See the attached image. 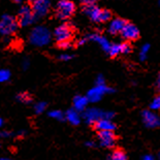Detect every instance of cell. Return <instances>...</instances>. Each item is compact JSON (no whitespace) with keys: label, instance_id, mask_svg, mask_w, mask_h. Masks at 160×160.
I'll list each match as a JSON object with an SVG mask.
<instances>
[{"label":"cell","instance_id":"obj_1","mask_svg":"<svg viewBox=\"0 0 160 160\" xmlns=\"http://www.w3.org/2000/svg\"><path fill=\"white\" fill-rule=\"evenodd\" d=\"M52 38L51 31L45 26H37L30 32L29 42L32 46L45 47L49 45Z\"/></svg>","mask_w":160,"mask_h":160},{"label":"cell","instance_id":"obj_2","mask_svg":"<svg viewBox=\"0 0 160 160\" xmlns=\"http://www.w3.org/2000/svg\"><path fill=\"white\" fill-rule=\"evenodd\" d=\"M84 12L89 17L93 22L96 23H105L108 22L112 18L111 12L108 9H102L97 5H84Z\"/></svg>","mask_w":160,"mask_h":160},{"label":"cell","instance_id":"obj_3","mask_svg":"<svg viewBox=\"0 0 160 160\" xmlns=\"http://www.w3.org/2000/svg\"><path fill=\"white\" fill-rule=\"evenodd\" d=\"M115 114L110 111H102L97 108H86L83 112V119L87 124H95L98 120L105 118V119H113Z\"/></svg>","mask_w":160,"mask_h":160},{"label":"cell","instance_id":"obj_4","mask_svg":"<svg viewBox=\"0 0 160 160\" xmlns=\"http://www.w3.org/2000/svg\"><path fill=\"white\" fill-rule=\"evenodd\" d=\"M18 28V22L15 17L3 15L0 19V34L3 36L12 35Z\"/></svg>","mask_w":160,"mask_h":160},{"label":"cell","instance_id":"obj_5","mask_svg":"<svg viewBox=\"0 0 160 160\" xmlns=\"http://www.w3.org/2000/svg\"><path fill=\"white\" fill-rule=\"evenodd\" d=\"M76 12V5L70 0H60L57 3L56 13L57 17L61 20H66L70 18Z\"/></svg>","mask_w":160,"mask_h":160},{"label":"cell","instance_id":"obj_6","mask_svg":"<svg viewBox=\"0 0 160 160\" xmlns=\"http://www.w3.org/2000/svg\"><path fill=\"white\" fill-rule=\"evenodd\" d=\"M114 90L112 88L108 87L107 85L103 84V85H95L93 88L88 91L87 93V97L89 99L90 102H97L99 101L104 94H110V93H113Z\"/></svg>","mask_w":160,"mask_h":160},{"label":"cell","instance_id":"obj_7","mask_svg":"<svg viewBox=\"0 0 160 160\" xmlns=\"http://www.w3.org/2000/svg\"><path fill=\"white\" fill-rule=\"evenodd\" d=\"M37 18L32 11V8L28 5H24L20 8L19 12V24L23 27L29 26L34 23Z\"/></svg>","mask_w":160,"mask_h":160},{"label":"cell","instance_id":"obj_8","mask_svg":"<svg viewBox=\"0 0 160 160\" xmlns=\"http://www.w3.org/2000/svg\"><path fill=\"white\" fill-rule=\"evenodd\" d=\"M72 36V29L68 24H61L54 31V37L58 42L70 40Z\"/></svg>","mask_w":160,"mask_h":160},{"label":"cell","instance_id":"obj_9","mask_svg":"<svg viewBox=\"0 0 160 160\" xmlns=\"http://www.w3.org/2000/svg\"><path fill=\"white\" fill-rule=\"evenodd\" d=\"M142 123L148 128H157L160 126V117L152 110L142 112Z\"/></svg>","mask_w":160,"mask_h":160},{"label":"cell","instance_id":"obj_10","mask_svg":"<svg viewBox=\"0 0 160 160\" xmlns=\"http://www.w3.org/2000/svg\"><path fill=\"white\" fill-rule=\"evenodd\" d=\"M98 139L100 146L104 148H114L116 144V135L114 131H98Z\"/></svg>","mask_w":160,"mask_h":160},{"label":"cell","instance_id":"obj_11","mask_svg":"<svg viewBox=\"0 0 160 160\" xmlns=\"http://www.w3.org/2000/svg\"><path fill=\"white\" fill-rule=\"evenodd\" d=\"M50 6L51 3L49 0H37L36 2L32 3V11L36 18H42L49 12Z\"/></svg>","mask_w":160,"mask_h":160},{"label":"cell","instance_id":"obj_12","mask_svg":"<svg viewBox=\"0 0 160 160\" xmlns=\"http://www.w3.org/2000/svg\"><path fill=\"white\" fill-rule=\"evenodd\" d=\"M120 34L125 40H135L139 35V31H138V28L134 24L126 22L124 28L122 29Z\"/></svg>","mask_w":160,"mask_h":160},{"label":"cell","instance_id":"obj_13","mask_svg":"<svg viewBox=\"0 0 160 160\" xmlns=\"http://www.w3.org/2000/svg\"><path fill=\"white\" fill-rule=\"evenodd\" d=\"M130 52H131L130 46L126 42H121V43H112L108 53L110 56L115 57L120 55V54H128Z\"/></svg>","mask_w":160,"mask_h":160},{"label":"cell","instance_id":"obj_14","mask_svg":"<svg viewBox=\"0 0 160 160\" xmlns=\"http://www.w3.org/2000/svg\"><path fill=\"white\" fill-rule=\"evenodd\" d=\"M88 40H91V42H97L98 45L101 47V49L105 52H108L110 48L112 46V43L110 42L107 37L103 36V35H100V34H97V33H93V34H90L87 36Z\"/></svg>","mask_w":160,"mask_h":160},{"label":"cell","instance_id":"obj_15","mask_svg":"<svg viewBox=\"0 0 160 160\" xmlns=\"http://www.w3.org/2000/svg\"><path fill=\"white\" fill-rule=\"evenodd\" d=\"M94 127L98 131H114L116 129V125L111 119L102 118L94 124Z\"/></svg>","mask_w":160,"mask_h":160},{"label":"cell","instance_id":"obj_16","mask_svg":"<svg viewBox=\"0 0 160 160\" xmlns=\"http://www.w3.org/2000/svg\"><path fill=\"white\" fill-rule=\"evenodd\" d=\"M125 24H126V21L121 18H116V19L111 20L110 24H108V32L113 35L119 34V33H121L122 29L124 28Z\"/></svg>","mask_w":160,"mask_h":160},{"label":"cell","instance_id":"obj_17","mask_svg":"<svg viewBox=\"0 0 160 160\" xmlns=\"http://www.w3.org/2000/svg\"><path fill=\"white\" fill-rule=\"evenodd\" d=\"M90 101L88 99L87 96H83V95H77L74 96L73 100H72V104H73V108L77 110L78 112H84L88 107V103Z\"/></svg>","mask_w":160,"mask_h":160},{"label":"cell","instance_id":"obj_18","mask_svg":"<svg viewBox=\"0 0 160 160\" xmlns=\"http://www.w3.org/2000/svg\"><path fill=\"white\" fill-rule=\"evenodd\" d=\"M65 119L69 122L71 125L77 126L81 123V116H80V112H78L74 108H70L65 113Z\"/></svg>","mask_w":160,"mask_h":160},{"label":"cell","instance_id":"obj_19","mask_svg":"<svg viewBox=\"0 0 160 160\" xmlns=\"http://www.w3.org/2000/svg\"><path fill=\"white\" fill-rule=\"evenodd\" d=\"M108 160H128V159H127V155L125 154L123 150H115L108 156Z\"/></svg>","mask_w":160,"mask_h":160},{"label":"cell","instance_id":"obj_20","mask_svg":"<svg viewBox=\"0 0 160 160\" xmlns=\"http://www.w3.org/2000/svg\"><path fill=\"white\" fill-rule=\"evenodd\" d=\"M150 51V45L148 43H145L142 45V47L141 48V51H139V60L141 61H146L148 58V54Z\"/></svg>","mask_w":160,"mask_h":160},{"label":"cell","instance_id":"obj_21","mask_svg":"<svg viewBox=\"0 0 160 160\" xmlns=\"http://www.w3.org/2000/svg\"><path fill=\"white\" fill-rule=\"evenodd\" d=\"M49 117H51L52 119H55L57 121H62L63 119L65 118V115L60 110H53L49 113Z\"/></svg>","mask_w":160,"mask_h":160},{"label":"cell","instance_id":"obj_22","mask_svg":"<svg viewBox=\"0 0 160 160\" xmlns=\"http://www.w3.org/2000/svg\"><path fill=\"white\" fill-rule=\"evenodd\" d=\"M34 108L35 114H37V115L42 114L47 108V103L45 102V101H39V102H36L34 104V108Z\"/></svg>","mask_w":160,"mask_h":160},{"label":"cell","instance_id":"obj_23","mask_svg":"<svg viewBox=\"0 0 160 160\" xmlns=\"http://www.w3.org/2000/svg\"><path fill=\"white\" fill-rule=\"evenodd\" d=\"M17 99H18L20 102L26 103V104H28V103H30L32 101L31 97H30V95L28 93H20V94H18V95H17Z\"/></svg>","mask_w":160,"mask_h":160},{"label":"cell","instance_id":"obj_24","mask_svg":"<svg viewBox=\"0 0 160 160\" xmlns=\"http://www.w3.org/2000/svg\"><path fill=\"white\" fill-rule=\"evenodd\" d=\"M150 108L152 111H160V94L155 96L150 103Z\"/></svg>","mask_w":160,"mask_h":160},{"label":"cell","instance_id":"obj_25","mask_svg":"<svg viewBox=\"0 0 160 160\" xmlns=\"http://www.w3.org/2000/svg\"><path fill=\"white\" fill-rule=\"evenodd\" d=\"M11 79V71L8 69H0V84L5 83Z\"/></svg>","mask_w":160,"mask_h":160},{"label":"cell","instance_id":"obj_26","mask_svg":"<svg viewBox=\"0 0 160 160\" xmlns=\"http://www.w3.org/2000/svg\"><path fill=\"white\" fill-rule=\"evenodd\" d=\"M12 137V132L8 130H1L0 131V138H9Z\"/></svg>","mask_w":160,"mask_h":160},{"label":"cell","instance_id":"obj_27","mask_svg":"<svg viewBox=\"0 0 160 160\" xmlns=\"http://www.w3.org/2000/svg\"><path fill=\"white\" fill-rule=\"evenodd\" d=\"M105 84V79L102 74H99L96 78V81H95V85H103Z\"/></svg>","mask_w":160,"mask_h":160},{"label":"cell","instance_id":"obj_28","mask_svg":"<svg viewBox=\"0 0 160 160\" xmlns=\"http://www.w3.org/2000/svg\"><path fill=\"white\" fill-rule=\"evenodd\" d=\"M59 43V47L60 49H63V50H67L70 48V42L67 40V42H58Z\"/></svg>","mask_w":160,"mask_h":160},{"label":"cell","instance_id":"obj_29","mask_svg":"<svg viewBox=\"0 0 160 160\" xmlns=\"http://www.w3.org/2000/svg\"><path fill=\"white\" fill-rule=\"evenodd\" d=\"M71 58H72V56L70 55V54H62V55H60L59 56V59L61 60V61H69V60H71Z\"/></svg>","mask_w":160,"mask_h":160},{"label":"cell","instance_id":"obj_30","mask_svg":"<svg viewBox=\"0 0 160 160\" xmlns=\"http://www.w3.org/2000/svg\"><path fill=\"white\" fill-rule=\"evenodd\" d=\"M82 3L84 5H93L96 3V0H82Z\"/></svg>","mask_w":160,"mask_h":160},{"label":"cell","instance_id":"obj_31","mask_svg":"<svg viewBox=\"0 0 160 160\" xmlns=\"http://www.w3.org/2000/svg\"><path fill=\"white\" fill-rule=\"evenodd\" d=\"M29 65H30V62H29V60H28V59H25V60L23 61L22 66H23V68H24V69H27V68H28Z\"/></svg>","mask_w":160,"mask_h":160},{"label":"cell","instance_id":"obj_32","mask_svg":"<svg viewBox=\"0 0 160 160\" xmlns=\"http://www.w3.org/2000/svg\"><path fill=\"white\" fill-rule=\"evenodd\" d=\"M88 42V38H87V36L86 37H84V38H82V39H80L79 40V46H83V45H85V43H86Z\"/></svg>","mask_w":160,"mask_h":160},{"label":"cell","instance_id":"obj_33","mask_svg":"<svg viewBox=\"0 0 160 160\" xmlns=\"http://www.w3.org/2000/svg\"><path fill=\"white\" fill-rule=\"evenodd\" d=\"M142 160H154V157H153L152 155L147 154V155H145L144 157L142 158Z\"/></svg>","mask_w":160,"mask_h":160},{"label":"cell","instance_id":"obj_34","mask_svg":"<svg viewBox=\"0 0 160 160\" xmlns=\"http://www.w3.org/2000/svg\"><path fill=\"white\" fill-rule=\"evenodd\" d=\"M157 88H158V90L160 91V73L158 74V78H157Z\"/></svg>","mask_w":160,"mask_h":160},{"label":"cell","instance_id":"obj_35","mask_svg":"<svg viewBox=\"0 0 160 160\" xmlns=\"http://www.w3.org/2000/svg\"><path fill=\"white\" fill-rule=\"evenodd\" d=\"M86 146H88V147H94V142H87Z\"/></svg>","mask_w":160,"mask_h":160},{"label":"cell","instance_id":"obj_36","mask_svg":"<svg viewBox=\"0 0 160 160\" xmlns=\"http://www.w3.org/2000/svg\"><path fill=\"white\" fill-rule=\"evenodd\" d=\"M0 160H12V159L8 158V157H1V158H0Z\"/></svg>","mask_w":160,"mask_h":160},{"label":"cell","instance_id":"obj_37","mask_svg":"<svg viewBox=\"0 0 160 160\" xmlns=\"http://www.w3.org/2000/svg\"><path fill=\"white\" fill-rule=\"evenodd\" d=\"M2 125H3V119L0 118V127H2Z\"/></svg>","mask_w":160,"mask_h":160},{"label":"cell","instance_id":"obj_38","mask_svg":"<svg viewBox=\"0 0 160 160\" xmlns=\"http://www.w3.org/2000/svg\"><path fill=\"white\" fill-rule=\"evenodd\" d=\"M13 1H15V2H18V3H20V2L22 1V0H13Z\"/></svg>","mask_w":160,"mask_h":160},{"label":"cell","instance_id":"obj_39","mask_svg":"<svg viewBox=\"0 0 160 160\" xmlns=\"http://www.w3.org/2000/svg\"><path fill=\"white\" fill-rule=\"evenodd\" d=\"M29 1H30V2H32V3H34V2L37 1V0H29Z\"/></svg>","mask_w":160,"mask_h":160},{"label":"cell","instance_id":"obj_40","mask_svg":"<svg viewBox=\"0 0 160 160\" xmlns=\"http://www.w3.org/2000/svg\"><path fill=\"white\" fill-rule=\"evenodd\" d=\"M159 160H160V152H159Z\"/></svg>","mask_w":160,"mask_h":160}]
</instances>
